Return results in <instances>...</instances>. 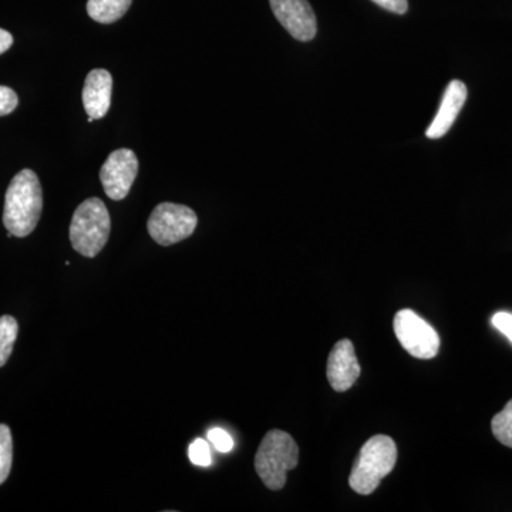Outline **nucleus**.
<instances>
[{
    "mask_svg": "<svg viewBox=\"0 0 512 512\" xmlns=\"http://www.w3.org/2000/svg\"><path fill=\"white\" fill-rule=\"evenodd\" d=\"M396 461V443L383 434L373 436L360 448L350 473V488L360 495L372 494L383 478L392 473Z\"/></svg>",
    "mask_w": 512,
    "mask_h": 512,
    "instance_id": "f03ea898",
    "label": "nucleus"
},
{
    "mask_svg": "<svg viewBox=\"0 0 512 512\" xmlns=\"http://www.w3.org/2000/svg\"><path fill=\"white\" fill-rule=\"evenodd\" d=\"M491 430L495 439L504 446L512 448V400L507 403L503 412L495 414L491 421Z\"/></svg>",
    "mask_w": 512,
    "mask_h": 512,
    "instance_id": "4468645a",
    "label": "nucleus"
},
{
    "mask_svg": "<svg viewBox=\"0 0 512 512\" xmlns=\"http://www.w3.org/2000/svg\"><path fill=\"white\" fill-rule=\"evenodd\" d=\"M131 3L133 0H89L87 13L96 22L110 25L126 15Z\"/></svg>",
    "mask_w": 512,
    "mask_h": 512,
    "instance_id": "f8f14e48",
    "label": "nucleus"
},
{
    "mask_svg": "<svg viewBox=\"0 0 512 512\" xmlns=\"http://www.w3.org/2000/svg\"><path fill=\"white\" fill-rule=\"evenodd\" d=\"M13 440L6 424H0V485L8 480L12 470Z\"/></svg>",
    "mask_w": 512,
    "mask_h": 512,
    "instance_id": "2eb2a0df",
    "label": "nucleus"
},
{
    "mask_svg": "<svg viewBox=\"0 0 512 512\" xmlns=\"http://www.w3.org/2000/svg\"><path fill=\"white\" fill-rule=\"evenodd\" d=\"M18 333V320L9 315L0 318V367L8 363L16 338H18Z\"/></svg>",
    "mask_w": 512,
    "mask_h": 512,
    "instance_id": "ddd939ff",
    "label": "nucleus"
},
{
    "mask_svg": "<svg viewBox=\"0 0 512 512\" xmlns=\"http://www.w3.org/2000/svg\"><path fill=\"white\" fill-rule=\"evenodd\" d=\"M208 440L221 453H229L234 448V440L227 431L220 429V427H214V429L208 431Z\"/></svg>",
    "mask_w": 512,
    "mask_h": 512,
    "instance_id": "f3484780",
    "label": "nucleus"
},
{
    "mask_svg": "<svg viewBox=\"0 0 512 512\" xmlns=\"http://www.w3.org/2000/svg\"><path fill=\"white\" fill-rule=\"evenodd\" d=\"M138 173V160L134 151L120 148L113 151L100 170V181L104 192L113 201L127 197Z\"/></svg>",
    "mask_w": 512,
    "mask_h": 512,
    "instance_id": "0eeeda50",
    "label": "nucleus"
},
{
    "mask_svg": "<svg viewBox=\"0 0 512 512\" xmlns=\"http://www.w3.org/2000/svg\"><path fill=\"white\" fill-rule=\"evenodd\" d=\"M113 94V77L104 69H94L87 74L83 87V106L87 116L103 119L109 113Z\"/></svg>",
    "mask_w": 512,
    "mask_h": 512,
    "instance_id": "9d476101",
    "label": "nucleus"
},
{
    "mask_svg": "<svg viewBox=\"0 0 512 512\" xmlns=\"http://www.w3.org/2000/svg\"><path fill=\"white\" fill-rule=\"evenodd\" d=\"M197 214L185 205L163 202L151 212L147 222L151 238L163 247L178 244L190 238L197 228Z\"/></svg>",
    "mask_w": 512,
    "mask_h": 512,
    "instance_id": "39448f33",
    "label": "nucleus"
},
{
    "mask_svg": "<svg viewBox=\"0 0 512 512\" xmlns=\"http://www.w3.org/2000/svg\"><path fill=\"white\" fill-rule=\"evenodd\" d=\"M190 460L194 466L210 467L212 463L210 444L204 439H197L190 446Z\"/></svg>",
    "mask_w": 512,
    "mask_h": 512,
    "instance_id": "dca6fc26",
    "label": "nucleus"
},
{
    "mask_svg": "<svg viewBox=\"0 0 512 512\" xmlns=\"http://www.w3.org/2000/svg\"><path fill=\"white\" fill-rule=\"evenodd\" d=\"M299 448L291 434L271 430L256 451L255 470L262 483L272 491L282 490L286 474L298 466Z\"/></svg>",
    "mask_w": 512,
    "mask_h": 512,
    "instance_id": "7ed1b4c3",
    "label": "nucleus"
},
{
    "mask_svg": "<svg viewBox=\"0 0 512 512\" xmlns=\"http://www.w3.org/2000/svg\"><path fill=\"white\" fill-rule=\"evenodd\" d=\"M467 96L466 84L460 82V80L450 82L446 92H444L443 100H441L440 109L437 111L434 120L431 121L429 128H427L426 136L431 140L446 136L454 121L457 120L461 109H463Z\"/></svg>",
    "mask_w": 512,
    "mask_h": 512,
    "instance_id": "9b49d317",
    "label": "nucleus"
},
{
    "mask_svg": "<svg viewBox=\"0 0 512 512\" xmlns=\"http://www.w3.org/2000/svg\"><path fill=\"white\" fill-rule=\"evenodd\" d=\"M491 322H493L494 328L500 330L512 343V313L497 312Z\"/></svg>",
    "mask_w": 512,
    "mask_h": 512,
    "instance_id": "6ab92c4d",
    "label": "nucleus"
},
{
    "mask_svg": "<svg viewBox=\"0 0 512 512\" xmlns=\"http://www.w3.org/2000/svg\"><path fill=\"white\" fill-rule=\"evenodd\" d=\"M19 99L15 90L10 87L0 86V117L8 116L18 107Z\"/></svg>",
    "mask_w": 512,
    "mask_h": 512,
    "instance_id": "a211bd4d",
    "label": "nucleus"
},
{
    "mask_svg": "<svg viewBox=\"0 0 512 512\" xmlns=\"http://www.w3.org/2000/svg\"><path fill=\"white\" fill-rule=\"evenodd\" d=\"M393 328L404 350L413 357L427 360L433 359L439 353V333L410 309L396 313Z\"/></svg>",
    "mask_w": 512,
    "mask_h": 512,
    "instance_id": "423d86ee",
    "label": "nucleus"
},
{
    "mask_svg": "<svg viewBox=\"0 0 512 512\" xmlns=\"http://www.w3.org/2000/svg\"><path fill=\"white\" fill-rule=\"evenodd\" d=\"M275 18L293 39L311 42L318 33L315 12L308 0H269Z\"/></svg>",
    "mask_w": 512,
    "mask_h": 512,
    "instance_id": "6e6552de",
    "label": "nucleus"
},
{
    "mask_svg": "<svg viewBox=\"0 0 512 512\" xmlns=\"http://www.w3.org/2000/svg\"><path fill=\"white\" fill-rule=\"evenodd\" d=\"M43 210V191L32 170H22L10 181L5 197L3 224L12 237L25 238L35 231Z\"/></svg>",
    "mask_w": 512,
    "mask_h": 512,
    "instance_id": "f257e3e1",
    "label": "nucleus"
},
{
    "mask_svg": "<svg viewBox=\"0 0 512 512\" xmlns=\"http://www.w3.org/2000/svg\"><path fill=\"white\" fill-rule=\"evenodd\" d=\"M372 2L389 12L397 13V15H404L409 9L407 0H372Z\"/></svg>",
    "mask_w": 512,
    "mask_h": 512,
    "instance_id": "aec40b11",
    "label": "nucleus"
},
{
    "mask_svg": "<svg viewBox=\"0 0 512 512\" xmlns=\"http://www.w3.org/2000/svg\"><path fill=\"white\" fill-rule=\"evenodd\" d=\"M360 365L357 362L355 346L349 339H342L333 346L328 357V380L336 392L349 390L360 376Z\"/></svg>",
    "mask_w": 512,
    "mask_h": 512,
    "instance_id": "1a4fd4ad",
    "label": "nucleus"
},
{
    "mask_svg": "<svg viewBox=\"0 0 512 512\" xmlns=\"http://www.w3.org/2000/svg\"><path fill=\"white\" fill-rule=\"evenodd\" d=\"M111 220L106 204L100 198H89L74 211L70 224V242L74 251L94 258L109 241Z\"/></svg>",
    "mask_w": 512,
    "mask_h": 512,
    "instance_id": "20e7f679",
    "label": "nucleus"
},
{
    "mask_svg": "<svg viewBox=\"0 0 512 512\" xmlns=\"http://www.w3.org/2000/svg\"><path fill=\"white\" fill-rule=\"evenodd\" d=\"M13 45V36L10 35L8 30L0 29V55L8 52Z\"/></svg>",
    "mask_w": 512,
    "mask_h": 512,
    "instance_id": "412c9836",
    "label": "nucleus"
}]
</instances>
